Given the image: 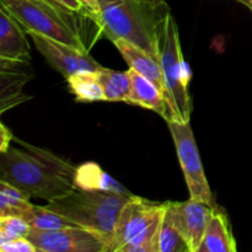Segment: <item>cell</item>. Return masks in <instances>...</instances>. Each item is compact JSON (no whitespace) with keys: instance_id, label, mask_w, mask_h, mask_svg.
Masks as SVG:
<instances>
[{"instance_id":"obj_1","label":"cell","mask_w":252,"mask_h":252,"mask_svg":"<svg viewBox=\"0 0 252 252\" xmlns=\"http://www.w3.org/2000/svg\"><path fill=\"white\" fill-rule=\"evenodd\" d=\"M21 148L0 153V180L29 198L51 202L75 189L76 167L47 149L15 139Z\"/></svg>"},{"instance_id":"obj_2","label":"cell","mask_w":252,"mask_h":252,"mask_svg":"<svg viewBox=\"0 0 252 252\" xmlns=\"http://www.w3.org/2000/svg\"><path fill=\"white\" fill-rule=\"evenodd\" d=\"M0 4L26 33L36 32L86 53L103 36L98 20L86 9L75 11L53 0H0Z\"/></svg>"},{"instance_id":"obj_3","label":"cell","mask_w":252,"mask_h":252,"mask_svg":"<svg viewBox=\"0 0 252 252\" xmlns=\"http://www.w3.org/2000/svg\"><path fill=\"white\" fill-rule=\"evenodd\" d=\"M157 57L162 71L169 121L189 123L192 112L189 93L191 70L182 56L177 24L169 11L164 12L157 25Z\"/></svg>"},{"instance_id":"obj_4","label":"cell","mask_w":252,"mask_h":252,"mask_svg":"<svg viewBox=\"0 0 252 252\" xmlns=\"http://www.w3.org/2000/svg\"><path fill=\"white\" fill-rule=\"evenodd\" d=\"M132 196L75 187L64 196L48 202L47 207L62 214L74 225L101 234L110 244L118 216Z\"/></svg>"},{"instance_id":"obj_5","label":"cell","mask_w":252,"mask_h":252,"mask_svg":"<svg viewBox=\"0 0 252 252\" xmlns=\"http://www.w3.org/2000/svg\"><path fill=\"white\" fill-rule=\"evenodd\" d=\"M103 36L112 42L127 39L157 57V25L161 15L138 0H98Z\"/></svg>"},{"instance_id":"obj_6","label":"cell","mask_w":252,"mask_h":252,"mask_svg":"<svg viewBox=\"0 0 252 252\" xmlns=\"http://www.w3.org/2000/svg\"><path fill=\"white\" fill-rule=\"evenodd\" d=\"M167 125H169L180 165H181L185 180L189 187V198L198 199L216 208V199L204 174L198 147H197L189 122L180 123L176 121H167Z\"/></svg>"},{"instance_id":"obj_7","label":"cell","mask_w":252,"mask_h":252,"mask_svg":"<svg viewBox=\"0 0 252 252\" xmlns=\"http://www.w3.org/2000/svg\"><path fill=\"white\" fill-rule=\"evenodd\" d=\"M26 238L37 252H107L108 248L105 236L78 225L52 230L31 229Z\"/></svg>"},{"instance_id":"obj_8","label":"cell","mask_w":252,"mask_h":252,"mask_svg":"<svg viewBox=\"0 0 252 252\" xmlns=\"http://www.w3.org/2000/svg\"><path fill=\"white\" fill-rule=\"evenodd\" d=\"M164 208L165 203H155L137 196L130 197L118 216L107 252H121L123 246L147 230L164 213Z\"/></svg>"},{"instance_id":"obj_9","label":"cell","mask_w":252,"mask_h":252,"mask_svg":"<svg viewBox=\"0 0 252 252\" xmlns=\"http://www.w3.org/2000/svg\"><path fill=\"white\" fill-rule=\"evenodd\" d=\"M27 34L31 37L37 51L44 57L49 65L59 71L65 79L78 71H97L102 68V65L90 56V53L36 32H29Z\"/></svg>"},{"instance_id":"obj_10","label":"cell","mask_w":252,"mask_h":252,"mask_svg":"<svg viewBox=\"0 0 252 252\" xmlns=\"http://www.w3.org/2000/svg\"><path fill=\"white\" fill-rule=\"evenodd\" d=\"M169 206L189 251L198 252L214 208L204 202L192 198L186 202H169Z\"/></svg>"},{"instance_id":"obj_11","label":"cell","mask_w":252,"mask_h":252,"mask_svg":"<svg viewBox=\"0 0 252 252\" xmlns=\"http://www.w3.org/2000/svg\"><path fill=\"white\" fill-rule=\"evenodd\" d=\"M27 33L17 20L0 4V59L31 62Z\"/></svg>"},{"instance_id":"obj_12","label":"cell","mask_w":252,"mask_h":252,"mask_svg":"<svg viewBox=\"0 0 252 252\" xmlns=\"http://www.w3.org/2000/svg\"><path fill=\"white\" fill-rule=\"evenodd\" d=\"M130 73V93L126 102L129 105H137L140 107L153 110L159 113L165 121H169V108H167L166 101L162 91L158 88L155 83L143 76L142 74L137 73L132 68L128 69Z\"/></svg>"},{"instance_id":"obj_13","label":"cell","mask_w":252,"mask_h":252,"mask_svg":"<svg viewBox=\"0 0 252 252\" xmlns=\"http://www.w3.org/2000/svg\"><path fill=\"white\" fill-rule=\"evenodd\" d=\"M115 46L122 54L130 68L137 73L142 74L158 85V88L164 94V80H162V71L158 57L153 56L149 52L144 51L137 44L127 41V39H116Z\"/></svg>"},{"instance_id":"obj_14","label":"cell","mask_w":252,"mask_h":252,"mask_svg":"<svg viewBox=\"0 0 252 252\" xmlns=\"http://www.w3.org/2000/svg\"><path fill=\"white\" fill-rule=\"evenodd\" d=\"M198 252H236V241L225 212L214 208Z\"/></svg>"},{"instance_id":"obj_15","label":"cell","mask_w":252,"mask_h":252,"mask_svg":"<svg viewBox=\"0 0 252 252\" xmlns=\"http://www.w3.org/2000/svg\"><path fill=\"white\" fill-rule=\"evenodd\" d=\"M33 74L0 70V113L26 102L31 96L24 93V88Z\"/></svg>"},{"instance_id":"obj_16","label":"cell","mask_w":252,"mask_h":252,"mask_svg":"<svg viewBox=\"0 0 252 252\" xmlns=\"http://www.w3.org/2000/svg\"><path fill=\"white\" fill-rule=\"evenodd\" d=\"M75 186L83 189H98V191H111L117 193L130 194L121 184L112 179L108 174L95 162H86L76 167Z\"/></svg>"},{"instance_id":"obj_17","label":"cell","mask_w":252,"mask_h":252,"mask_svg":"<svg viewBox=\"0 0 252 252\" xmlns=\"http://www.w3.org/2000/svg\"><path fill=\"white\" fill-rule=\"evenodd\" d=\"M69 89L78 101H105L102 85L98 79L97 71L83 70L66 78Z\"/></svg>"},{"instance_id":"obj_18","label":"cell","mask_w":252,"mask_h":252,"mask_svg":"<svg viewBox=\"0 0 252 252\" xmlns=\"http://www.w3.org/2000/svg\"><path fill=\"white\" fill-rule=\"evenodd\" d=\"M98 79L102 85L105 101H123L128 98L130 93V73L127 71L112 70V69L101 68L97 70Z\"/></svg>"},{"instance_id":"obj_19","label":"cell","mask_w":252,"mask_h":252,"mask_svg":"<svg viewBox=\"0 0 252 252\" xmlns=\"http://www.w3.org/2000/svg\"><path fill=\"white\" fill-rule=\"evenodd\" d=\"M20 217L26 220L31 229H38V230H52V229H62L74 225L70 220L54 212L49 207H39L32 203L21 212Z\"/></svg>"},{"instance_id":"obj_20","label":"cell","mask_w":252,"mask_h":252,"mask_svg":"<svg viewBox=\"0 0 252 252\" xmlns=\"http://www.w3.org/2000/svg\"><path fill=\"white\" fill-rule=\"evenodd\" d=\"M181 251H189V249L175 224L169 202H165V209L159 230V252Z\"/></svg>"},{"instance_id":"obj_21","label":"cell","mask_w":252,"mask_h":252,"mask_svg":"<svg viewBox=\"0 0 252 252\" xmlns=\"http://www.w3.org/2000/svg\"><path fill=\"white\" fill-rule=\"evenodd\" d=\"M0 230L9 240H11L16 238H26L31 226L19 216H2L0 217Z\"/></svg>"},{"instance_id":"obj_22","label":"cell","mask_w":252,"mask_h":252,"mask_svg":"<svg viewBox=\"0 0 252 252\" xmlns=\"http://www.w3.org/2000/svg\"><path fill=\"white\" fill-rule=\"evenodd\" d=\"M31 204L30 201H21L7 196L0 191V217L2 216H19L25 208Z\"/></svg>"},{"instance_id":"obj_23","label":"cell","mask_w":252,"mask_h":252,"mask_svg":"<svg viewBox=\"0 0 252 252\" xmlns=\"http://www.w3.org/2000/svg\"><path fill=\"white\" fill-rule=\"evenodd\" d=\"M1 252H37L36 248L32 245L27 238H16L6 241L2 246Z\"/></svg>"},{"instance_id":"obj_24","label":"cell","mask_w":252,"mask_h":252,"mask_svg":"<svg viewBox=\"0 0 252 252\" xmlns=\"http://www.w3.org/2000/svg\"><path fill=\"white\" fill-rule=\"evenodd\" d=\"M1 115V113H0ZM14 139L11 132L9 130V128L1 122V118H0V153L5 152L7 148L11 144V140Z\"/></svg>"},{"instance_id":"obj_25","label":"cell","mask_w":252,"mask_h":252,"mask_svg":"<svg viewBox=\"0 0 252 252\" xmlns=\"http://www.w3.org/2000/svg\"><path fill=\"white\" fill-rule=\"evenodd\" d=\"M138 1H140L143 5L149 7V9L157 10V11H159L161 9H167V5L165 0H138Z\"/></svg>"},{"instance_id":"obj_26","label":"cell","mask_w":252,"mask_h":252,"mask_svg":"<svg viewBox=\"0 0 252 252\" xmlns=\"http://www.w3.org/2000/svg\"><path fill=\"white\" fill-rule=\"evenodd\" d=\"M53 1L64 5V6L69 7V9H71V10H75V11L85 9V7H84V5L81 4L80 0H53Z\"/></svg>"},{"instance_id":"obj_27","label":"cell","mask_w":252,"mask_h":252,"mask_svg":"<svg viewBox=\"0 0 252 252\" xmlns=\"http://www.w3.org/2000/svg\"><path fill=\"white\" fill-rule=\"evenodd\" d=\"M80 1L88 11H90L91 14L97 16L98 10H100V6H98V0H80Z\"/></svg>"},{"instance_id":"obj_28","label":"cell","mask_w":252,"mask_h":252,"mask_svg":"<svg viewBox=\"0 0 252 252\" xmlns=\"http://www.w3.org/2000/svg\"><path fill=\"white\" fill-rule=\"evenodd\" d=\"M6 241H9V239H7L6 235H5V234L2 233L1 230H0V252H1L2 246H4L5 244H6Z\"/></svg>"},{"instance_id":"obj_29","label":"cell","mask_w":252,"mask_h":252,"mask_svg":"<svg viewBox=\"0 0 252 252\" xmlns=\"http://www.w3.org/2000/svg\"><path fill=\"white\" fill-rule=\"evenodd\" d=\"M236 1L241 2V4H244L245 6L250 7V9L252 10V0H236Z\"/></svg>"}]
</instances>
